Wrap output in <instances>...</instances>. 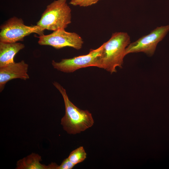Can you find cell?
<instances>
[{
    "mask_svg": "<svg viewBox=\"0 0 169 169\" xmlns=\"http://www.w3.org/2000/svg\"><path fill=\"white\" fill-rule=\"evenodd\" d=\"M71 11L67 0H54L47 6L36 25L44 30L65 29L71 22Z\"/></svg>",
    "mask_w": 169,
    "mask_h": 169,
    "instance_id": "obj_3",
    "label": "cell"
},
{
    "mask_svg": "<svg viewBox=\"0 0 169 169\" xmlns=\"http://www.w3.org/2000/svg\"><path fill=\"white\" fill-rule=\"evenodd\" d=\"M87 154L83 147L80 146L72 151L68 158L75 165L83 161L86 158Z\"/></svg>",
    "mask_w": 169,
    "mask_h": 169,
    "instance_id": "obj_11",
    "label": "cell"
},
{
    "mask_svg": "<svg viewBox=\"0 0 169 169\" xmlns=\"http://www.w3.org/2000/svg\"><path fill=\"white\" fill-rule=\"evenodd\" d=\"M103 49V45L98 48L91 49L89 53L84 55L75 57L70 59H63L59 62L52 60L54 68L64 73H72L82 68L95 66L98 67L100 56Z\"/></svg>",
    "mask_w": 169,
    "mask_h": 169,
    "instance_id": "obj_5",
    "label": "cell"
},
{
    "mask_svg": "<svg viewBox=\"0 0 169 169\" xmlns=\"http://www.w3.org/2000/svg\"><path fill=\"white\" fill-rule=\"evenodd\" d=\"M75 165L68 157L63 160L60 165H58L57 169H72Z\"/></svg>",
    "mask_w": 169,
    "mask_h": 169,
    "instance_id": "obj_13",
    "label": "cell"
},
{
    "mask_svg": "<svg viewBox=\"0 0 169 169\" xmlns=\"http://www.w3.org/2000/svg\"><path fill=\"white\" fill-rule=\"evenodd\" d=\"M28 65L22 60L9 65L0 68V92L4 89L6 84L15 79L26 80L29 79L27 72Z\"/></svg>",
    "mask_w": 169,
    "mask_h": 169,
    "instance_id": "obj_8",
    "label": "cell"
},
{
    "mask_svg": "<svg viewBox=\"0 0 169 169\" xmlns=\"http://www.w3.org/2000/svg\"><path fill=\"white\" fill-rule=\"evenodd\" d=\"M64 99L65 114L61 120V124L68 133L75 134L91 127L94 123L92 114L88 110H81L69 100L65 90L58 83L54 82Z\"/></svg>",
    "mask_w": 169,
    "mask_h": 169,
    "instance_id": "obj_2",
    "label": "cell"
},
{
    "mask_svg": "<svg viewBox=\"0 0 169 169\" xmlns=\"http://www.w3.org/2000/svg\"><path fill=\"white\" fill-rule=\"evenodd\" d=\"M24 47V45L20 43L0 41V68L14 63L15 55Z\"/></svg>",
    "mask_w": 169,
    "mask_h": 169,
    "instance_id": "obj_9",
    "label": "cell"
},
{
    "mask_svg": "<svg viewBox=\"0 0 169 169\" xmlns=\"http://www.w3.org/2000/svg\"><path fill=\"white\" fill-rule=\"evenodd\" d=\"M101 0H71L69 4L74 6L86 7L97 3Z\"/></svg>",
    "mask_w": 169,
    "mask_h": 169,
    "instance_id": "obj_12",
    "label": "cell"
},
{
    "mask_svg": "<svg viewBox=\"0 0 169 169\" xmlns=\"http://www.w3.org/2000/svg\"><path fill=\"white\" fill-rule=\"evenodd\" d=\"M0 41L15 43L23 41L24 38L33 33L39 36L44 34V30L37 25L28 26L21 18L13 17L0 26Z\"/></svg>",
    "mask_w": 169,
    "mask_h": 169,
    "instance_id": "obj_4",
    "label": "cell"
},
{
    "mask_svg": "<svg viewBox=\"0 0 169 169\" xmlns=\"http://www.w3.org/2000/svg\"><path fill=\"white\" fill-rule=\"evenodd\" d=\"M130 43V37L124 32L112 34L110 38L103 45L98 68L111 74L116 72V68H122L125 49Z\"/></svg>",
    "mask_w": 169,
    "mask_h": 169,
    "instance_id": "obj_1",
    "label": "cell"
},
{
    "mask_svg": "<svg viewBox=\"0 0 169 169\" xmlns=\"http://www.w3.org/2000/svg\"><path fill=\"white\" fill-rule=\"evenodd\" d=\"M41 157L35 153H32L18 160L16 164L17 169H55L57 164L52 162L48 165L41 164Z\"/></svg>",
    "mask_w": 169,
    "mask_h": 169,
    "instance_id": "obj_10",
    "label": "cell"
},
{
    "mask_svg": "<svg viewBox=\"0 0 169 169\" xmlns=\"http://www.w3.org/2000/svg\"><path fill=\"white\" fill-rule=\"evenodd\" d=\"M38 38L39 44L50 46L56 49L69 47L79 50L82 48L84 43L79 34L66 31L65 29H58L48 35L39 36Z\"/></svg>",
    "mask_w": 169,
    "mask_h": 169,
    "instance_id": "obj_6",
    "label": "cell"
},
{
    "mask_svg": "<svg viewBox=\"0 0 169 169\" xmlns=\"http://www.w3.org/2000/svg\"><path fill=\"white\" fill-rule=\"evenodd\" d=\"M169 31V24L157 27L149 34L130 43L126 49L125 55L129 53L142 52L152 56L157 44L163 39Z\"/></svg>",
    "mask_w": 169,
    "mask_h": 169,
    "instance_id": "obj_7",
    "label": "cell"
}]
</instances>
